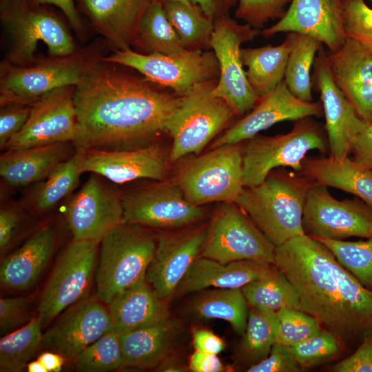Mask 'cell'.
Listing matches in <instances>:
<instances>
[{
    "mask_svg": "<svg viewBox=\"0 0 372 372\" xmlns=\"http://www.w3.org/2000/svg\"><path fill=\"white\" fill-rule=\"evenodd\" d=\"M26 368L29 372H48L46 368L38 359L29 362Z\"/></svg>",
    "mask_w": 372,
    "mask_h": 372,
    "instance_id": "cell-59",
    "label": "cell"
},
{
    "mask_svg": "<svg viewBox=\"0 0 372 372\" xmlns=\"http://www.w3.org/2000/svg\"><path fill=\"white\" fill-rule=\"evenodd\" d=\"M302 368L296 360L290 347L276 343L268 356L248 367V372H298Z\"/></svg>",
    "mask_w": 372,
    "mask_h": 372,
    "instance_id": "cell-48",
    "label": "cell"
},
{
    "mask_svg": "<svg viewBox=\"0 0 372 372\" xmlns=\"http://www.w3.org/2000/svg\"><path fill=\"white\" fill-rule=\"evenodd\" d=\"M99 242L73 239L62 251L43 290L37 318L45 327L88 296Z\"/></svg>",
    "mask_w": 372,
    "mask_h": 372,
    "instance_id": "cell-13",
    "label": "cell"
},
{
    "mask_svg": "<svg viewBox=\"0 0 372 372\" xmlns=\"http://www.w3.org/2000/svg\"><path fill=\"white\" fill-rule=\"evenodd\" d=\"M369 1L371 2V3L372 4V0H369Z\"/></svg>",
    "mask_w": 372,
    "mask_h": 372,
    "instance_id": "cell-61",
    "label": "cell"
},
{
    "mask_svg": "<svg viewBox=\"0 0 372 372\" xmlns=\"http://www.w3.org/2000/svg\"><path fill=\"white\" fill-rule=\"evenodd\" d=\"M181 332L180 321L169 317L159 323L119 335L123 369H154L174 351Z\"/></svg>",
    "mask_w": 372,
    "mask_h": 372,
    "instance_id": "cell-26",
    "label": "cell"
},
{
    "mask_svg": "<svg viewBox=\"0 0 372 372\" xmlns=\"http://www.w3.org/2000/svg\"><path fill=\"white\" fill-rule=\"evenodd\" d=\"M103 60L133 68L144 78L180 96L200 84L218 81L219 76L214 53L201 50L185 49L172 54L138 53L130 48L115 50Z\"/></svg>",
    "mask_w": 372,
    "mask_h": 372,
    "instance_id": "cell-8",
    "label": "cell"
},
{
    "mask_svg": "<svg viewBox=\"0 0 372 372\" xmlns=\"http://www.w3.org/2000/svg\"><path fill=\"white\" fill-rule=\"evenodd\" d=\"M282 32L309 35L329 52L338 50L347 40L342 0H291L285 15L262 34L269 38Z\"/></svg>",
    "mask_w": 372,
    "mask_h": 372,
    "instance_id": "cell-22",
    "label": "cell"
},
{
    "mask_svg": "<svg viewBox=\"0 0 372 372\" xmlns=\"http://www.w3.org/2000/svg\"><path fill=\"white\" fill-rule=\"evenodd\" d=\"M198 6L212 20L229 16L230 10L237 6L238 0H189Z\"/></svg>",
    "mask_w": 372,
    "mask_h": 372,
    "instance_id": "cell-55",
    "label": "cell"
},
{
    "mask_svg": "<svg viewBox=\"0 0 372 372\" xmlns=\"http://www.w3.org/2000/svg\"><path fill=\"white\" fill-rule=\"evenodd\" d=\"M113 329L108 308L89 296L62 312L43 334V345L65 359L74 360L86 347Z\"/></svg>",
    "mask_w": 372,
    "mask_h": 372,
    "instance_id": "cell-19",
    "label": "cell"
},
{
    "mask_svg": "<svg viewBox=\"0 0 372 372\" xmlns=\"http://www.w3.org/2000/svg\"><path fill=\"white\" fill-rule=\"evenodd\" d=\"M278 324V342L293 347L322 329L321 323L312 316L298 309L285 308L276 312Z\"/></svg>",
    "mask_w": 372,
    "mask_h": 372,
    "instance_id": "cell-43",
    "label": "cell"
},
{
    "mask_svg": "<svg viewBox=\"0 0 372 372\" xmlns=\"http://www.w3.org/2000/svg\"><path fill=\"white\" fill-rule=\"evenodd\" d=\"M166 300L143 278L107 304L113 330L121 335L167 319L170 315Z\"/></svg>",
    "mask_w": 372,
    "mask_h": 372,
    "instance_id": "cell-27",
    "label": "cell"
},
{
    "mask_svg": "<svg viewBox=\"0 0 372 372\" xmlns=\"http://www.w3.org/2000/svg\"><path fill=\"white\" fill-rule=\"evenodd\" d=\"M337 87L360 119L372 123V52L347 38L340 48L326 52Z\"/></svg>",
    "mask_w": 372,
    "mask_h": 372,
    "instance_id": "cell-23",
    "label": "cell"
},
{
    "mask_svg": "<svg viewBox=\"0 0 372 372\" xmlns=\"http://www.w3.org/2000/svg\"><path fill=\"white\" fill-rule=\"evenodd\" d=\"M64 216L73 239L99 243L123 222L122 194L93 174L70 199Z\"/></svg>",
    "mask_w": 372,
    "mask_h": 372,
    "instance_id": "cell-17",
    "label": "cell"
},
{
    "mask_svg": "<svg viewBox=\"0 0 372 372\" xmlns=\"http://www.w3.org/2000/svg\"><path fill=\"white\" fill-rule=\"evenodd\" d=\"M334 372H372V333L366 335L357 350L331 367Z\"/></svg>",
    "mask_w": 372,
    "mask_h": 372,
    "instance_id": "cell-50",
    "label": "cell"
},
{
    "mask_svg": "<svg viewBox=\"0 0 372 372\" xmlns=\"http://www.w3.org/2000/svg\"><path fill=\"white\" fill-rule=\"evenodd\" d=\"M93 65L83 54L74 52L28 65L4 64L0 81L1 107L30 105L55 89L76 87Z\"/></svg>",
    "mask_w": 372,
    "mask_h": 372,
    "instance_id": "cell-11",
    "label": "cell"
},
{
    "mask_svg": "<svg viewBox=\"0 0 372 372\" xmlns=\"http://www.w3.org/2000/svg\"><path fill=\"white\" fill-rule=\"evenodd\" d=\"M314 85L320 94L325 117L330 156L345 158L350 153L351 142L364 123L337 87L331 76L323 47L313 64Z\"/></svg>",
    "mask_w": 372,
    "mask_h": 372,
    "instance_id": "cell-24",
    "label": "cell"
},
{
    "mask_svg": "<svg viewBox=\"0 0 372 372\" xmlns=\"http://www.w3.org/2000/svg\"><path fill=\"white\" fill-rule=\"evenodd\" d=\"M301 172L315 183L353 194L372 207V170L348 156L305 157Z\"/></svg>",
    "mask_w": 372,
    "mask_h": 372,
    "instance_id": "cell-30",
    "label": "cell"
},
{
    "mask_svg": "<svg viewBox=\"0 0 372 372\" xmlns=\"http://www.w3.org/2000/svg\"><path fill=\"white\" fill-rule=\"evenodd\" d=\"M238 144L214 148L189 161L176 181L191 203H235L245 188L242 148Z\"/></svg>",
    "mask_w": 372,
    "mask_h": 372,
    "instance_id": "cell-9",
    "label": "cell"
},
{
    "mask_svg": "<svg viewBox=\"0 0 372 372\" xmlns=\"http://www.w3.org/2000/svg\"><path fill=\"white\" fill-rule=\"evenodd\" d=\"M274 265L296 291L301 311L340 342L372 333V290L320 241L306 234L289 240L276 247Z\"/></svg>",
    "mask_w": 372,
    "mask_h": 372,
    "instance_id": "cell-2",
    "label": "cell"
},
{
    "mask_svg": "<svg viewBox=\"0 0 372 372\" xmlns=\"http://www.w3.org/2000/svg\"><path fill=\"white\" fill-rule=\"evenodd\" d=\"M291 0H238L235 16L260 30L271 20L280 19Z\"/></svg>",
    "mask_w": 372,
    "mask_h": 372,
    "instance_id": "cell-46",
    "label": "cell"
},
{
    "mask_svg": "<svg viewBox=\"0 0 372 372\" xmlns=\"http://www.w3.org/2000/svg\"><path fill=\"white\" fill-rule=\"evenodd\" d=\"M1 107L0 147L4 149L8 143L25 125L29 116L30 105L14 104Z\"/></svg>",
    "mask_w": 372,
    "mask_h": 372,
    "instance_id": "cell-49",
    "label": "cell"
},
{
    "mask_svg": "<svg viewBox=\"0 0 372 372\" xmlns=\"http://www.w3.org/2000/svg\"><path fill=\"white\" fill-rule=\"evenodd\" d=\"M36 6L51 4L58 7L65 15L74 29L81 32L82 23L73 0H30Z\"/></svg>",
    "mask_w": 372,
    "mask_h": 372,
    "instance_id": "cell-56",
    "label": "cell"
},
{
    "mask_svg": "<svg viewBox=\"0 0 372 372\" xmlns=\"http://www.w3.org/2000/svg\"><path fill=\"white\" fill-rule=\"evenodd\" d=\"M313 183L304 175L271 171L260 184L245 187L236 203L278 247L305 234L303 213Z\"/></svg>",
    "mask_w": 372,
    "mask_h": 372,
    "instance_id": "cell-3",
    "label": "cell"
},
{
    "mask_svg": "<svg viewBox=\"0 0 372 372\" xmlns=\"http://www.w3.org/2000/svg\"><path fill=\"white\" fill-rule=\"evenodd\" d=\"M290 349L298 364L304 369L319 364L338 354L340 343L331 332L324 329Z\"/></svg>",
    "mask_w": 372,
    "mask_h": 372,
    "instance_id": "cell-44",
    "label": "cell"
},
{
    "mask_svg": "<svg viewBox=\"0 0 372 372\" xmlns=\"http://www.w3.org/2000/svg\"><path fill=\"white\" fill-rule=\"evenodd\" d=\"M166 16L183 45L188 50L209 49L214 21L192 3L163 1Z\"/></svg>",
    "mask_w": 372,
    "mask_h": 372,
    "instance_id": "cell-36",
    "label": "cell"
},
{
    "mask_svg": "<svg viewBox=\"0 0 372 372\" xmlns=\"http://www.w3.org/2000/svg\"><path fill=\"white\" fill-rule=\"evenodd\" d=\"M290 51L284 81L290 92L302 101H313L311 70L316 55L323 45L309 35L287 33Z\"/></svg>",
    "mask_w": 372,
    "mask_h": 372,
    "instance_id": "cell-34",
    "label": "cell"
},
{
    "mask_svg": "<svg viewBox=\"0 0 372 372\" xmlns=\"http://www.w3.org/2000/svg\"><path fill=\"white\" fill-rule=\"evenodd\" d=\"M42 325L37 317L0 340V371L20 372L43 344Z\"/></svg>",
    "mask_w": 372,
    "mask_h": 372,
    "instance_id": "cell-40",
    "label": "cell"
},
{
    "mask_svg": "<svg viewBox=\"0 0 372 372\" xmlns=\"http://www.w3.org/2000/svg\"><path fill=\"white\" fill-rule=\"evenodd\" d=\"M241 290L250 307L273 312L285 308L301 310L296 291L276 266L268 274L245 285Z\"/></svg>",
    "mask_w": 372,
    "mask_h": 372,
    "instance_id": "cell-37",
    "label": "cell"
},
{
    "mask_svg": "<svg viewBox=\"0 0 372 372\" xmlns=\"http://www.w3.org/2000/svg\"><path fill=\"white\" fill-rule=\"evenodd\" d=\"M192 335V345L195 351L218 354L225 347L223 340L209 330L194 329Z\"/></svg>",
    "mask_w": 372,
    "mask_h": 372,
    "instance_id": "cell-53",
    "label": "cell"
},
{
    "mask_svg": "<svg viewBox=\"0 0 372 372\" xmlns=\"http://www.w3.org/2000/svg\"><path fill=\"white\" fill-rule=\"evenodd\" d=\"M304 234L316 239L372 237V207L358 197L339 200L327 187L313 183L303 213Z\"/></svg>",
    "mask_w": 372,
    "mask_h": 372,
    "instance_id": "cell-15",
    "label": "cell"
},
{
    "mask_svg": "<svg viewBox=\"0 0 372 372\" xmlns=\"http://www.w3.org/2000/svg\"><path fill=\"white\" fill-rule=\"evenodd\" d=\"M0 16L10 40L6 65L32 63L39 42L53 56L73 54L74 41L63 22L53 13L36 8L30 0H2Z\"/></svg>",
    "mask_w": 372,
    "mask_h": 372,
    "instance_id": "cell-5",
    "label": "cell"
},
{
    "mask_svg": "<svg viewBox=\"0 0 372 372\" xmlns=\"http://www.w3.org/2000/svg\"><path fill=\"white\" fill-rule=\"evenodd\" d=\"M275 245L235 203H224L208 223L200 256L220 262L251 260L274 265Z\"/></svg>",
    "mask_w": 372,
    "mask_h": 372,
    "instance_id": "cell-12",
    "label": "cell"
},
{
    "mask_svg": "<svg viewBox=\"0 0 372 372\" xmlns=\"http://www.w3.org/2000/svg\"><path fill=\"white\" fill-rule=\"evenodd\" d=\"M322 114V105L320 103L300 100L290 92L283 80L216 139L212 147L238 144L279 122L320 116Z\"/></svg>",
    "mask_w": 372,
    "mask_h": 372,
    "instance_id": "cell-21",
    "label": "cell"
},
{
    "mask_svg": "<svg viewBox=\"0 0 372 372\" xmlns=\"http://www.w3.org/2000/svg\"><path fill=\"white\" fill-rule=\"evenodd\" d=\"M68 155V143L6 150L0 158V175L8 185L25 186L45 178Z\"/></svg>",
    "mask_w": 372,
    "mask_h": 372,
    "instance_id": "cell-31",
    "label": "cell"
},
{
    "mask_svg": "<svg viewBox=\"0 0 372 372\" xmlns=\"http://www.w3.org/2000/svg\"><path fill=\"white\" fill-rule=\"evenodd\" d=\"M55 240V231L51 226L43 227L34 233L19 249L2 260L1 285L11 290L31 287L48 265Z\"/></svg>",
    "mask_w": 372,
    "mask_h": 372,
    "instance_id": "cell-28",
    "label": "cell"
},
{
    "mask_svg": "<svg viewBox=\"0 0 372 372\" xmlns=\"http://www.w3.org/2000/svg\"><path fill=\"white\" fill-rule=\"evenodd\" d=\"M217 81L200 84L181 96L167 125V133L172 138L169 161L199 153L236 116L223 99L212 94Z\"/></svg>",
    "mask_w": 372,
    "mask_h": 372,
    "instance_id": "cell-7",
    "label": "cell"
},
{
    "mask_svg": "<svg viewBox=\"0 0 372 372\" xmlns=\"http://www.w3.org/2000/svg\"><path fill=\"white\" fill-rule=\"evenodd\" d=\"M249 304L240 288L203 290L188 305L189 312L199 319L227 322L238 334L247 326Z\"/></svg>",
    "mask_w": 372,
    "mask_h": 372,
    "instance_id": "cell-33",
    "label": "cell"
},
{
    "mask_svg": "<svg viewBox=\"0 0 372 372\" xmlns=\"http://www.w3.org/2000/svg\"><path fill=\"white\" fill-rule=\"evenodd\" d=\"M296 121L288 133L272 136L257 134L246 141L242 149L245 187L260 184L277 167H287L301 172L308 152H327V139L312 117Z\"/></svg>",
    "mask_w": 372,
    "mask_h": 372,
    "instance_id": "cell-6",
    "label": "cell"
},
{
    "mask_svg": "<svg viewBox=\"0 0 372 372\" xmlns=\"http://www.w3.org/2000/svg\"><path fill=\"white\" fill-rule=\"evenodd\" d=\"M240 346L241 359L249 366L266 358L278 340L276 312L250 307Z\"/></svg>",
    "mask_w": 372,
    "mask_h": 372,
    "instance_id": "cell-38",
    "label": "cell"
},
{
    "mask_svg": "<svg viewBox=\"0 0 372 372\" xmlns=\"http://www.w3.org/2000/svg\"><path fill=\"white\" fill-rule=\"evenodd\" d=\"M147 79L94 64L75 87L76 150L141 145L163 133L181 96Z\"/></svg>",
    "mask_w": 372,
    "mask_h": 372,
    "instance_id": "cell-1",
    "label": "cell"
},
{
    "mask_svg": "<svg viewBox=\"0 0 372 372\" xmlns=\"http://www.w3.org/2000/svg\"><path fill=\"white\" fill-rule=\"evenodd\" d=\"M82 152L76 150L71 157L59 164L45 178L31 198V204L38 212L51 209L70 194L79 183Z\"/></svg>",
    "mask_w": 372,
    "mask_h": 372,
    "instance_id": "cell-39",
    "label": "cell"
},
{
    "mask_svg": "<svg viewBox=\"0 0 372 372\" xmlns=\"http://www.w3.org/2000/svg\"><path fill=\"white\" fill-rule=\"evenodd\" d=\"M150 1H182L185 3H190L189 0H150Z\"/></svg>",
    "mask_w": 372,
    "mask_h": 372,
    "instance_id": "cell-60",
    "label": "cell"
},
{
    "mask_svg": "<svg viewBox=\"0 0 372 372\" xmlns=\"http://www.w3.org/2000/svg\"><path fill=\"white\" fill-rule=\"evenodd\" d=\"M74 90V86L57 88L31 104L25 125L8 143L4 149L72 143L77 123Z\"/></svg>",
    "mask_w": 372,
    "mask_h": 372,
    "instance_id": "cell-16",
    "label": "cell"
},
{
    "mask_svg": "<svg viewBox=\"0 0 372 372\" xmlns=\"http://www.w3.org/2000/svg\"><path fill=\"white\" fill-rule=\"evenodd\" d=\"M82 152L83 172H90L122 184L149 178L163 180L169 156L157 143L127 149H90Z\"/></svg>",
    "mask_w": 372,
    "mask_h": 372,
    "instance_id": "cell-20",
    "label": "cell"
},
{
    "mask_svg": "<svg viewBox=\"0 0 372 372\" xmlns=\"http://www.w3.org/2000/svg\"><path fill=\"white\" fill-rule=\"evenodd\" d=\"M347 38L372 52V8L364 0H342Z\"/></svg>",
    "mask_w": 372,
    "mask_h": 372,
    "instance_id": "cell-45",
    "label": "cell"
},
{
    "mask_svg": "<svg viewBox=\"0 0 372 372\" xmlns=\"http://www.w3.org/2000/svg\"><path fill=\"white\" fill-rule=\"evenodd\" d=\"M189 366H185L174 351L164 358L154 369L156 371L164 372H185L187 371Z\"/></svg>",
    "mask_w": 372,
    "mask_h": 372,
    "instance_id": "cell-57",
    "label": "cell"
},
{
    "mask_svg": "<svg viewBox=\"0 0 372 372\" xmlns=\"http://www.w3.org/2000/svg\"><path fill=\"white\" fill-rule=\"evenodd\" d=\"M123 222L145 227L177 229L205 216L202 206L188 201L176 180H161L122 194Z\"/></svg>",
    "mask_w": 372,
    "mask_h": 372,
    "instance_id": "cell-14",
    "label": "cell"
},
{
    "mask_svg": "<svg viewBox=\"0 0 372 372\" xmlns=\"http://www.w3.org/2000/svg\"><path fill=\"white\" fill-rule=\"evenodd\" d=\"M22 216L14 208H1L0 211V251L2 254L10 245L19 230Z\"/></svg>",
    "mask_w": 372,
    "mask_h": 372,
    "instance_id": "cell-52",
    "label": "cell"
},
{
    "mask_svg": "<svg viewBox=\"0 0 372 372\" xmlns=\"http://www.w3.org/2000/svg\"><path fill=\"white\" fill-rule=\"evenodd\" d=\"M96 30L116 50L130 48L150 0H81Z\"/></svg>",
    "mask_w": 372,
    "mask_h": 372,
    "instance_id": "cell-29",
    "label": "cell"
},
{
    "mask_svg": "<svg viewBox=\"0 0 372 372\" xmlns=\"http://www.w3.org/2000/svg\"><path fill=\"white\" fill-rule=\"evenodd\" d=\"M290 51L288 35L278 45L241 49L247 79L259 99L271 92L284 80Z\"/></svg>",
    "mask_w": 372,
    "mask_h": 372,
    "instance_id": "cell-32",
    "label": "cell"
},
{
    "mask_svg": "<svg viewBox=\"0 0 372 372\" xmlns=\"http://www.w3.org/2000/svg\"><path fill=\"white\" fill-rule=\"evenodd\" d=\"M46 368L48 372H59L61 370L65 358L56 352H44L37 358Z\"/></svg>",
    "mask_w": 372,
    "mask_h": 372,
    "instance_id": "cell-58",
    "label": "cell"
},
{
    "mask_svg": "<svg viewBox=\"0 0 372 372\" xmlns=\"http://www.w3.org/2000/svg\"><path fill=\"white\" fill-rule=\"evenodd\" d=\"M32 318L30 301L25 297L0 299L1 335L8 334L26 324Z\"/></svg>",
    "mask_w": 372,
    "mask_h": 372,
    "instance_id": "cell-47",
    "label": "cell"
},
{
    "mask_svg": "<svg viewBox=\"0 0 372 372\" xmlns=\"http://www.w3.org/2000/svg\"><path fill=\"white\" fill-rule=\"evenodd\" d=\"M259 34L260 30L241 24L229 15L214 20L210 47L218 63L219 76L211 92L223 99L238 116L247 114L259 101L241 59L242 45Z\"/></svg>",
    "mask_w": 372,
    "mask_h": 372,
    "instance_id": "cell-10",
    "label": "cell"
},
{
    "mask_svg": "<svg viewBox=\"0 0 372 372\" xmlns=\"http://www.w3.org/2000/svg\"><path fill=\"white\" fill-rule=\"evenodd\" d=\"M350 152L355 161L372 170V123L364 121L351 140Z\"/></svg>",
    "mask_w": 372,
    "mask_h": 372,
    "instance_id": "cell-51",
    "label": "cell"
},
{
    "mask_svg": "<svg viewBox=\"0 0 372 372\" xmlns=\"http://www.w3.org/2000/svg\"><path fill=\"white\" fill-rule=\"evenodd\" d=\"M273 264L245 260L223 263L199 256L178 285L173 296L176 298L207 288H242L259 279L274 268Z\"/></svg>",
    "mask_w": 372,
    "mask_h": 372,
    "instance_id": "cell-25",
    "label": "cell"
},
{
    "mask_svg": "<svg viewBox=\"0 0 372 372\" xmlns=\"http://www.w3.org/2000/svg\"><path fill=\"white\" fill-rule=\"evenodd\" d=\"M77 371L107 372L121 369L123 353L119 335L113 329L83 350L74 359Z\"/></svg>",
    "mask_w": 372,
    "mask_h": 372,
    "instance_id": "cell-42",
    "label": "cell"
},
{
    "mask_svg": "<svg viewBox=\"0 0 372 372\" xmlns=\"http://www.w3.org/2000/svg\"><path fill=\"white\" fill-rule=\"evenodd\" d=\"M189 369L193 372H221L225 367L218 354L195 351L191 355L188 364Z\"/></svg>",
    "mask_w": 372,
    "mask_h": 372,
    "instance_id": "cell-54",
    "label": "cell"
},
{
    "mask_svg": "<svg viewBox=\"0 0 372 372\" xmlns=\"http://www.w3.org/2000/svg\"><path fill=\"white\" fill-rule=\"evenodd\" d=\"M208 223L175 231L161 233L145 273V279L156 294L169 300L192 263L200 254Z\"/></svg>",
    "mask_w": 372,
    "mask_h": 372,
    "instance_id": "cell-18",
    "label": "cell"
},
{
    "mask_svg": "<svg viewBox=\"0 0 372 372\" xmlns=\"http://www.w3.org/2000/svg\"><path fill=\"white\" fill-rule=\"evenodd\" d=\"M317 240L323 243L364 287L372 290V237L357 242L327 238Z\"/></svg>",
    "mask_w": 372,
    "mask_h": 372,
    "instance_id": "cell-41",
    "label": "cell"
},
{
    "mask_svg": "<svg viewBox=\"0 0 372 372\" xmlns=\"http://www.w3.org/2000/svg\"><path fill=\"white\" fill-rule=\"evenodd\" d=\"M156 240L147 227L124 222L104 236L96 273V295L101 302L108 304L145 277Z\"/></svg>",
    "mask_w": 372,
    "mask_h": 372,
    "instance_id": "cell-4",
    "label": "cell"
},
{
    "mask_svg": "<svg viewBox=\"0 0 372 372\" xmlns=\"http://www.w3.org/2000/svg\"><path fill=\"white\" fill-rule=\"evenodd\" d=\"M133 44L145 54H172L186 49L168 20L161 1L149 2L139 23Z\"/></svg>",
    "mask_w": 372,
    "mask_h": 372,
    "instance_id": "cell-35",
    "label": "cell"
}]
</instances>
